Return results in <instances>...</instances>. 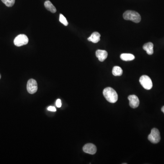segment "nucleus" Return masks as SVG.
I'll return each mask as SVG.
<instances>
[{
	"mask_svg": "<svg viewBox=\"0 0 164 164\" xmlns=\"http://www.w3.org/2000/svg\"><path fill=\"white\" fill-rule=\"evenodd\" d=\"M103 95L109 103H115L117 101L118 96L116 90L113 88L107 87L104 89Z\"/></svg>",
	"mask_w": 164,
	"mask_h": 164,
	"instance_id": "nucleus-1",
	"label": "nucleus"
},
{
	"mask_svg": "<svg viewBox=\"0 0 164 164\" xmlns=\"http://www.w3.org/2000/svg\"><path fill=\"white\" fill-rule=\"evenodd\" d=\"M123 18L125 20L131 21L135 23H139L141 21L140 14L135 11L128 10L123 14Z\"/></svg>",
	"mask_w": 164,
	"mask_h": 164,
	"instance_id": "nucleus-2",
	"label": "nucleus"
},
{
	"mask_svg": "<svg viewBox=\"0 0 164 164\" xmlns=\"http://www.w3.org/2000/svg\"><path fill=\"white\" fill-rule=\"evenodd\" d=\"M141 85L145 89L149 90L152 88L153 84L152 80L147 75H143L140 78Z\"/></svg>",
	"mask_w": 164,
	"mask_h": 164,
	"instance_id": "nucleus-3",
	"label": "nucleus"
},
{
	"mask_svg": "<svg viewBox=\"0 0 164 164\" xmlns=\"http://www.w3.org/2000/svg\"><path fill=\"white\" fill-rule=\"evenodd\" d=\"M148 138L150 142L153 144L159 143L161 140V136L159 130L157 129H153Z\"/></svg>",
	"mask_w": 164,
	"mask_h": 164,
	"instance_id": "nucleus-4",
	"label": "nucleus"
},
{
	"mask_svg": "<svg viewBox=\"0 0 164 164\" xmlns=\"http://www.w3.org/2000/svg\"><path fill=\"white\" fill-rule=\"evenodd\" d=\"M28 38L25 34H20L15 38L14 44L17 47H21L22 46L27 44L28 42Z\"/></svg>",
	"mask_w": 164,
	"mask_h": 164,
	"instance_id": "nucleus-5",
	"label": "nucleus"
},
{
	"mask_svg": "<svg viewBox=\"0 0 164 164\" xmlns=\"http://www.w3.org/2000/svg\"><path fill=\"white\" fill-rule=\"evenodd\" d=\"M27 90L30 94H33L37 90V82L34 79L29 80L27 84Z\"/></svg>",
	"mask_w": 164,
	"mask_h": 164,
	"instance_id": "nucleus-6",
	"label": "nucleus"
},
{
	"mask_svg": "<svg viewBox=\"0 0 164 164\" xmlns=\"http://www.w3.org/2000/svg\"><path fill=\"white\" fill-rule=\"evenodd\" d=\"M83 151L90 155H94L96 153L97 148L95 145L91 143L87 144L83 147Z\"/></svg>",
	"mask_w": 164,
	"mask_h": 164,
	"instance_id": "nucleus-7",
	"label": "nucleus"
},
{
	"mask_svg": "<svg viewBox=\"0 0 164 164\" xmlns=\"http://www.w3.org/2000/svg\"><path fill=\"white\" fill-rule=\"evenodd\" d=\"M129 101V105L131 108L135 109L139 106L140 101L139 98L135 95H131L128 98Z\"/></svg>",
	"mask_w": 164,
	"mask_h": 164,
	"instance_id": "nucleus-8",
	"label": "nucleus"
},
{
	"mask_svg": "<svg viewBox=\"0 0 164 164\" xmlns=\"http://www.w3.org/2000/svg\"><path fill=\"white\" fill-rule=\"evenodd\" d=\"M96 56L100 61L103 62L107 58L108 53L105 50L98 49L96 52Z\"/></svg>",
	"mask_w": 164,
	"mask_h": 164,
	"instance_id": "nucleus-9",
	"label": "nucleus"
},
{
	"mask_svg": "<svg viewBox=\"0 0 164 164\" xmlns=\"http://www.w3.org/2000/svg\"><path fill=\"white\" fill-rule=\"evenodd\" d=\"M154 45L151 42H148L143 46V48L144 50L147 52L148 55H152L154 53Z\"/></svg>",
	"mask_w": 164,
	"mask_h": 164,
	"instance_id": "nucleus-10",
	"label": "nucleus"
},
{
	"mask_svg": "<svg viewBox=\"0 0 164 164\" xmlns=\"http://www.w3.org/2000/svg\"><path fill=\"white\" fill-rule=\"evenodd\" d=\"M100 35L98 32H94L91 34L90 37L88 38V40L90 42H92L93 43H97L100 41Z\"/></svg>",
	"mask_w": 164,
	"mask_h": 164,
	"instance_id": "nucleus-11",
	"label": "nucleus"
},
{
	"mask_svg": "<svg viewBox=\"0 0 164 164\" xmlns=\"http://www.w3.org/2000/svg\"><path fill=\"white\" fill-rule=\"evenodd\" d=\"M120 57L122 60L125 61H132L135 58L134 55L130 53H122L121 54Z\"/></svg>",
	"mask_w": 164,
	"mask_h": 164,
	"instance_id": "nucleus-12",
	"label": "nucleus"
},
{
	"mask_svg": "<svg viewBox=\"0 0 164 164\" xmlns=\"http://www.w3.org/2000/svg\"><path fill=\"white\" fill-rule=\"evenodd\" d=\"M44 6L46 8L51 12L55 13L56 12V9L49 1H46L45 2Z\"/></svg>",
	"mask_w": 164,
	"mask_h": 164,
	"instance_id": "nucleus-13",
	"label": "nucleus"
},
{
	"mask_svg": "<svg viewBox=\"0 0 164 164\" xmlns=\"http://www.w3.org/2000/svg\"><path fill=\"white\" fill-rule=\"evenodd\" d=\"M112 73L114 76H120L123 74V70L119 66H114L113 69Z\"/></svg>",
	"mask_w": 164,
	"mask_h": 164,
	"instance_id": "nucleus-14",
	"label": "nucleus"
},
{
	"mask_svg": "<svg viewBox=\"0 0 164 164\" xmlns=\"http://www.w3.org/2000/svg\"><path fill=\"white\" fill-rule=\"evenodd\" d=\"M1 1L8 7H12L15 2V0H1Z\"/></svg>",
	"mask_w": 164,
	"mask_h": 164,
	"instance_id": "nucleus-15",
	"label": "nucleus"
},
{
	"mask_svg": "<svg viewBox=\"0 0 164 164\" xmlns=\"http://www.w3.org/2000/svg\"><path fill=\"white\" fill-rule=\"evenodd\" d=\"M60 21L61 22L62 24H63L64 26H67L68 25V22L67 19L64 17V15L62 14H60Z\"/></svg>",
	"mask_w": 164,
	"mask_h": 164,
	"instance_id": "nucleus-16",
	"label": "nucleus"
},
{
	"mask_svg": "<svg viewBox=\"0 0 164 164\" xmlns=\"http://www.w3.org/2000/svg\"><path fill=\"white\" fill-rule=\"evenodd\" d=\"M56 104L57 107H58V108H60V107H61V101L60 99H58V100H57L56 101Z\"/></svg>",
	"mask_w": 164,
	"mask_h": 164,
	"instance_id": "nucleus-17",
	"label": "nucleus"
},
{
	"mask_svg": "<svg viewBox=\"0 0 164 164\" xmlns=\"http://www.w3.org/2000/svg\"><path fill=\"white\" fill-rule=\"evenodd\" d=\"M48 110L49 111H52V112H56V108L53 106H49V107H48Z\"/></svg>",
	"mask_w": 164,
	"mask_h": 164,
	"instance_id": "nucleus-18",
	"label": "nucleus"
},
{
	"mask_svg": "<svg viewBox=\"0 0 164 164\" xmlns=\"http://www.w3.org/2000/svg\"><path fill=\"white\" fill-rule=\"evenodd\" d=\"M161 111H162V112L164 113V106L163 107H162V108H161Z\"/></svg>",
	"mask_w": 164,
	"mask_h": 164,
	"instance_id": "nucleus-19",
	"label": "nucleus"
},
{
	"mask_svg": "<svg viewBox=\"0 0 164 164\" xmlns=\"http://www.w3.org/2000/svg\"><path fill=\"white\" fill-rule=\"evenodd\" d=\"M1 75L0 74V79H1Z\"/></svg>",
	"mask_w": 164,
	"mask_h": 164,
	"instance_id": "nucleus-20",
	"label": "nucleus"
}]
</instances>
